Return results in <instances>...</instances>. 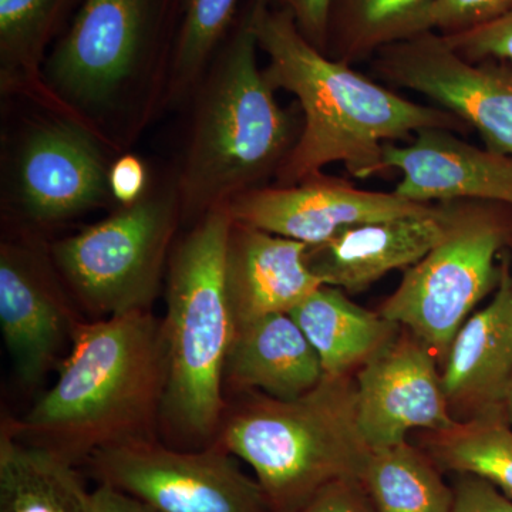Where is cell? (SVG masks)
<instances>
[{
	"instance_id": "ac0fdd59",
	"label": "cell",
	"mask_w": 512,
	"mask_h": 512,
	"mask_svg": "<svg viewBox=\"0 0 512 512\" xmlns=\"http://www.w3.org/2000/svg\"><path fill=\"white\" fill-rule=\"evenodd\" d=\"M306 249L302 242L232 222L225 288L235 329L289 313L323 285L306 264Z\"/></svg>"
},
{
	"instance_id": "9c48e42d",
	"label": "cell",
	"mask_w": 512,
	"mask_h": 512,
	"mask_svg": "<svg viewBox=\"0 0 512 512\" xmlns=\"http://www.w3.org/2000/svg\"><path fill=\"white\" fill-rule=\"evenodd\" d=\"M87 466L99 484L156 512H272L258 481L218 441L198 450L136 441L97 451Z\"/></svg>"
},
{
	"instance_id": "6da1fadb",
	"label": "cell",
	"mask_w": 512,
	"mask_h": 512,
	"mask_svg": "<svg viewBox=\"0 0 512 512\" xmlns=\"http://www.w3.org/2000/svg\"><path fill=\"white\" fill-rule=\"evenodd\" d=\"M259 49L268 56L272 89L296 97L302 131L272 184L288 187L342 163L355 178L383 173V146L424 128L467 134L470 127L440 107L404 99L352 64L330 59L309 43L289 10L272 0H248Z\"/></svg>"
},
{
	"instance_id": "30bf717a",
	"label": "cell",
	"mask_w": 512,
	"mask_h": 512,
	"mask_svg": "<svg viewBox=\"0 0 512 512\" xmlns=\"http://www.w3.org/2000/svg\"><path fill=\"white\" fill-rule=\"evenodd\" d=\"M47 110L49 116L23 131L10 174L13 200L40 225L72 220L114 201L109 144L82 121Z\"/></svg>"
},
{
	"instance_id": "e0dca14e",
	"label": "cell",
	"mask_w": 512,
	"mask_h": 512,
	"mask_svg": "<svg viewBox=\"0 0 512 512\" xmlns=\"http://www.w3.org/2000/svg\"><path fill=\"white\" fill-rule=\"evenodd\" d=\"M443 389L454 419L501 412L512 379V271L501 262L500 284L484 309L466 320L443 362Z\"/></svg>"
},
{
	"instance_id": "d4e9b609",
	"label": "cell",
	"mask_w": 512,
	"mask_h": 512,
	"mask_svg": "<svg viewBox=\"0 0 512 512\" xmlns=\"http://www.w3.org/2000/svg\"><path fill=\"white\" fill-rule=\"evenodd\" d=\"M426 453L437 466L483 478L512 500V429L503 413L458 421L456 426L427 431Z\"/></svg>"
},
{
	"instance_id": "9a60e30c",
	"label": "cell",
	"mask_w": 512,
	"mask_h": 512,
	"mask_svg": "<svg viewBox=\"0 0 512 512\" xmlns=\"http://www.w3.org/2000/svg\"><path fill=\"white\" fill-rule=\"evenodd\" d=\"M407 146H383L384 170L403 177L394 194L406 200L487 201L512 207V156L467 143L444 128H424Z\"/></svg>"
},
{
	"instance_id": "d6a6232c",
	"label": "cell",
	"mask_w": 512,
	"mask_h": 512,
	"mask_svg": "<svg viewBox=\"0 0 512 512\" xmlns=\"http://www.w3.org/2000/svg\"><path fill=\"white\" fill-rule=\"evenodd\" d=\"M90 512H156L143 501L131 497L110 485L99 484L92 493Z\"/></svg>"
},
{
	"instance_id": "cb8c5ba5",
	"label": "cell",
	"mask_w": 512,
	"mask_h": 512,
	"mask_svg": "<svg viewBox=\"0 0 512 512\" xmlns=\"http://www.w3.org/2000/svg\"><path fill=\"white\" fill-rule=\"evenodd\" d=\"M360 483L375 512H453L454 490L440 467L407 441L372 450Z\"/></svg>"
},
{
	"instance_id": "7402d4cb",
	"label": "cell",
	"mask_w": 512,
	"mask_h": 512,
	"mask_svg": "<svg viewBox=\"0 0 512 512\" xmlns=\"http://www.w3.org/2000/svg\"><path fill=\"white\" fill-rule=\"evenodd\" d=\"M80 0H0V87L50 109L43 83L47 49Z\"/></svg>"
},
{
	"instance_id": "277c9868",
	"label": "cell",
	"mask_w": 512,
	"mask_h": 512,
	"mask_svg": "<svg viewBox=\"0 0 512 512\" xmlns=\"http://www.w3.org/2000/svg\"><path fill=\"white\" fill-rule=\"evenodd\" d=\"M258 49L247 3L185 104L190 126L174 170L183 225L274 181L301 136V109L279 106Z\"/></svg>"
},
{
	"instance_id": "4316f807",
	"label": "cell",
	"mask_w": 512,
	"mask_h": 512,
	"mask_svg": "<svg viewBox=\"0 0 512 512\" xmlns=\"http://www.w3.org/2000/svg\"><path fill=\"white\" fill-rule=\"evenodd\" d=\"M512 9V0H433L427 12L426 32L456 35L494 22Z\"/></svg>"
},
{
	"instance_id": "5bb4252c",
	"label": "cell",
	"mask_w": 512,
	"mask_h": 512,
	"mask_svg": "<svg viewBox=\"0 0 512 512\" xmlns=\"http://www.w3.org/2000/svg\"><path fill=\"white\" fill-rule=\"evenodd\" d=\"M74 323L50 275L45 258L23 242L0 247V326L22 382L43 379Z\"/></svg>"
},
{
	"instance_id": "8992f818",
	"label": "cell",
	"mask_w": 512,
	"mask_h": 512,
	"mask_svg": "<svg viewBox=\"0 0 512 512\" xmlns=\"http://www.w3.org/2000/svg\"><path fill=\"white\" fill-rule=\"evenodd\" d=\"M217 441L254 470L272 512H298L333 481L360 480L372 454L353 376H325L295 400L252 394L224 417Z\"/></svg>"
},
{
	"instance_id": "f1b7e54d",
	"label": "cell",
	"mask_w": 512,
	"mask_h": 512,
	"mask_svg": "<svg viewBox=\"0 0 512 512\" xmlns=\"http://www.w3.org/2000/svg\"><path fill=\"white\" fill-rule=\"evenodd\" d=\"M298 512H375V508L360 480L343 478L323 487Z\"/></svg>"
},
{
	"instance_id": "ffe728a7",
	"label": "cell",
	"mask_w": 512,
	"mask_h": 512,
	"mask_svg": "<svg viewBox=\"0 0 512 512\" xmlns=\"http://www.w3.org/2000/svg\"><path fill=\"white\" fill-rule=\"evenodd\" d=\"M289 315L318 353L328 377L352 376L402 329L329 285L319 286Z\"/></svg>"
},
{
	"instance_id": "5b68a950",
	"label": "cell",
	"mask_w": 512,
	"mask_h": 512,
	"mask_svg": "<svg viewBox=\"0 0 512 512\" xmlns=\"http://www.w3.org/2000/svg\"><path fill=\"white\" fill-rule=\"evenodd\" d=\"M232 222L228 204L212 208L190 225L168 259L161 417L191 443H215L227 409L222 390L235 326L225 256Z\"/></svg>"
},
{
	"instance_id": "4dcf8cb0",
	"label": "cell",
	"mask_w": 512,
	"mask_h": 512,
	"mask_svg": "<svg viewBox=\"0 0 512 512\" xmlns=\"http://www.w3.org/2000/svg\"><path fill=\"white\" fill-rule=\"evenodd\" d=\"M453 512H512V500L483 478L458 474Z\"/></svg>"
},
{
	"instance_id": "2e32d148",
	"label": "cell",
	"mask_w": 512,
	"mask_h": 512,
	"mask_svg": "<svg viewBox=\"0 0 512 512\" xmlns=\"http://www.w3.org/2000/svg\"><path fill=\"white\" fill-rule=\"evenodd\" d=\"M448 202L410 217L366 222L306 249V264L323 285L348 293L366 291L394 269L416 265L443 239Z\"/></svg>"
},
{
	"instance_id": "7c38bea8",
	"label": "cell",
	"mask_w": 512,
	"mask_h": 512,
	"mask_svg": "<svg viewBox=\"0 0 512 512\" xmlns=\"http://www.w3.org/2000/svg\"><path fill=\"white\" fill-rule=\"evenodd\" d=\"M228 208L238 224L316 247L346 228L421 214L431 204L394 192L360 190L322 173L288 187L268 184L242 192Z\"/></svg>"
},
{
	"instance_id": "83f0119b",
	"label": "cell",
	"mask_w": 512,
	"mask_h": 512,
	"mask_svg": "<svg viewBox=\"0 0 512 512\" xmlns=\"http://www.w3.org/2000/svg\"><path fill=\"white\" fill-rule=\"evenodd\" d=\"M443 37L470 62L494 59L512 64V9L480 28Z\"/></svg>"
},
{
	"instance_id": "3957f363",
	"label": "cell",
	"mask_w": 512,
	"mask_h": 512,
	"mask_svg": "<svg viewBox=\"0 0 512 512\" xmlns=\"http://www.w3.org/2000/svg\"><path fill=\"white\" fill-rule=\"evenodd\" d=\"M180 3L80 0L43 66L50 110L126 153L165 110Z\"/></svg>"
},
{
	"instance_id": "603a6c76",
	"label": "cell",
	"mask_w": 512,
	"mask_h": 512,
	"mask_svg": "<svg viewBox=\"0 0 512 512\" xmlns=\"http://www.w3.org/2000/svg\"><path fill=\"white\" fill-rule=\"evenodd\" d=\"M433 0H332L325 55L353 64L426 32Z\"/></svg>"
},
{
	"instance_id": "d6986e66",
	"label": "cell",
	"mask_w": 512,
	"mask_h": 512,
	"mask_svg": "<svg viewBox=\"0 0 512 512\" xmlns=\"http://www.w3.org/2000/svg\"><path fill=\"white\" fill-rule=\"evenodd\" d=\"M325 377L319 355L289 313H275L235 329L224 384L235 392L261 390L295 400Z\"/></svg>"
},
{
	"instance_id": "484cf974",
	"label": "cell",
	"mask_w": 512,
	"mask_h": 512,
	"mask_svg": "<svg viewBox=\"0 0 512 512\" xmlns=\"http://www.w3.org/2000/svg\"><path fill=\"white\" fill-rule=\"evenodd\" d=\"M239 0H181L165 110L183 107L238 18Z\"/></svg>"
},
{
	"instance_id": "ba28073f",
	"label": "cell",
	"mask_w": 512,
	"mask_h": 512,
	"mask_svg": "<svg viewBox=\"0 0 512 512\" xmlns=\"http://www.w3.org/2000/svg\"><path fill=\"white\" fill-rule=\"evenodd\" d=\"M183 225L175 171L150 181L143 197L50 249L77 298L99 315L150 311Z\"/></svg>"
},
{
	"instance_id": "f546056e",
	"label": "cell",
	"mask_w": 512,
	"mask_h": 512,
	"mask_svg": "<svg viewBox=\"0 0 512 512\" xmlns=\"http://www.w3.org/2000/svg\"><path fill=\"white\" fill-rule=\"evenodd\" d=\"M150 181L146 164L136 154L121 153L111 163L110 191L120 207H128L140 200L146 194Z\"/></svg>"
},
{
	"instance_id": "7a4b0ae2",
	"label": "cell",
	"mask_w": 512,
	"mask_h": 512,
	"mask_svg": "<svg viewBox=\"0 0 512 512\" xmlns=\"http://www.w3.org/2000/svg\"><path fill=\"white\" fill-rule=\"evenodd\" d=\"M164 390L163 332L150 311L76 322L55 386L22 420L2 424L79 466L103 448L156 440Z\"/></svg>"
},
{
	"instance_id": "44dd1931",
	"label": "cell",
	"mask_w": 512,
	"mask_h": 512,
	"mask_svg": "<svg viewBox=\"0 0 512 512\" xmlns=\"http://www.w3.org/2000/svg\"><path fill=\"white\" fill-rule=\"evenodd\" d=\"M92 493L76 466L0 431V512H90Z\"/></svg>"
},
{
	"instance_id": "4fadbf2b",
	"label": "cell",
	"mask_w": 512,
	"mask_h": 512,
	"mask_svg": "<svg viewBox=\"0 0 512 512\" xmlns=\"http://www.w3.org/2000/svg\"><path fill=\"white\" fill-rule=\"evenodd\" d=\"M437 362L427 346L404 329L357 370V420L372 450L403 443L412 430L456 426Z\"/></svg>"
},
{
	"instance_id": "8fae6325",
	"label": "cell",
	"mask_w": 512,
	"mask_h": 512,
	"mask_svg": "<svg viewBox=\"0 0 512 512\" xmlns=\"http://www.w3.org/2000/svg\"><path fill=\"white\" fill-rule=\"evenodd\" d=\"M372 67L390 86L413 90L474 128L488 150L512 156V64L470 62L440 33L424 32L380 49Z\"/></svg>"
},
{
	"instance_id": "e575fe53",
	"label": "cell",
	"mask_w": 512,
	"mask_h": 512,
	"mask_svg": "<svg viewBox=\"0 0 512 512\" xmlns=\"http://www.w3.org/2000/svg\"><path fill=\"white\" fill-rule=\"evenodd\" d=\"M510 249H511V252H512V242H511V245H510Z\"/></svg>"
},
{
	"instance_id": "52a82bcc",
	"label": "cell",
	"mask_w": 512,
	"mask_h": 512,
	"mask_svg": "<svg viewBox=\"0 0 512 512\" xmlns=\"http://www.w3.org/2000/svg\"><path fill=\"white\" fill-rule=\"evenodd\" d=\"M443 239L404 271L380 315L410 330L441 363L474 308L501 278L498 256L512 242V207L487 201H447Z\"/></svg>"
},
{
	"instance_id": "836d02e7",
	"label": "cell",
	"mask_w": 512,
	"mask_h": 512,
	"mask_svg": "<svg viewBox=\"0 0 512 512\" xmlns=\"http://www.w3.org/2000/svg\"><path fill=\"white\" fill-rule=\"evenodd\" d=\"M501 413H503L504 419L512 424V379L504 394L503 403H501Z\"/></svg>"
},
{
	"instance_id": "1f68e13d",
	"label": "cell",
	"mask_w": 512,
	"mask_h": 512,
	"mask_svg": "<svg viewBox=\"0 0 512 512\" xmlns=\"http://www.w3.org/2000/svg\"><path fill=\"white\" fill-rule=\"evenodd\" d=\"M330 3L332 0H279V6L291 12L302 36L322 53L328 40Z\"/></svg>"
}]
</instances>
